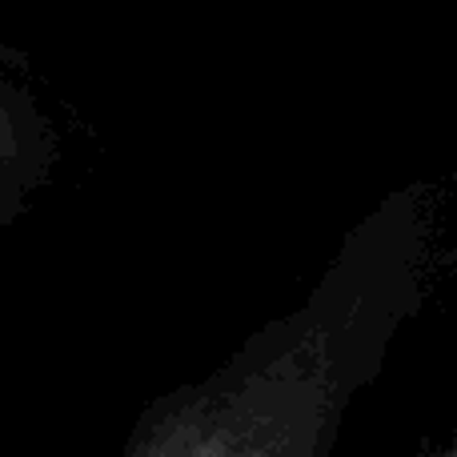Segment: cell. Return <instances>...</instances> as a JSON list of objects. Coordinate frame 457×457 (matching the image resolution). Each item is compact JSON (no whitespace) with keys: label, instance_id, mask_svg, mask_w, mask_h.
<instances>
[{"label":"cell","instance_id":"6da1fadb","mask_svg":"<svg viewBox=\"0 0 457 457\" xmlns=\"http://www.w3.org/2000/svg\"><path fill=\"white\" fill-rule=\"evenodd\" d=\"M32 161V125L24 96L8 88V80L0 77V217L8 213V205L16 201L24 177H29Z\"/></svg>","mask_w":457,"mask_h":457}]
</instances>
